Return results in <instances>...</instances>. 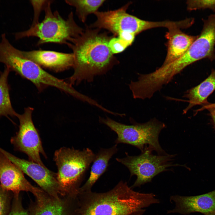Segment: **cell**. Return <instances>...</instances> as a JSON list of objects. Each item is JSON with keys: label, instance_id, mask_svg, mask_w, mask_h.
I'll return each mask as SVG.
<instances>
[{"label": "cell", "instance_id": "obj_1", "mask_svg": "<svg viewBox=\"0 0 215 215\" xmlns=\"http://www.w3.org/2000/svg\"><path fill=\"white\" fill-rule=\"evenodd\" d=\"M100 29L86 26L82 33L70 44L74 56V71L69 83L93 82L96 76L106 73L119 61L108 46L110 36Z\"/></svg>", "mask_w": 215, "mask_h": 215}, {"label": "cell", "instance_id": "obj_2", "mask_svg": "<svg viewBox=\"0 0 215 215\" xmlns=\"http://www.w3.org/2000/svg\"><path fill=\"white\" fill-rule=\"evenodd\" d=\"M159 202L154 194L135 191L121 181L105 192L79 193L73 215H142L145 208Z\"/></svg>", "mask_w": 215, "mask_h": 215}, {"label": "cell", "instance_id": "obj_3", "mask_svg": "<svg viewBox=\"0 0 215 215\" xmlns=\"http://www.w3.org/2000/svg\"><path fill=\"white\" fill-rule=\"evenodd\" d=\"M53 2L47 0L44 10L45 16L41 22L31 25L28 30L15 34L19 39L25 37H35L39 39L37 45L47 43L65 44L68 46L83 32L84 30L75 21L73 12L65 19L57 11L53 12L51 5Z\"/></svg>", "mask_w": 215, "mask_h": 215}, {"label": "cell", "instance_id": "obj_4", "mask_svg": "<svg viewBox=\"0 0 215 215\" xmlns=\"http://www.w3.org/2000/svg\"><path fill=\"white\" fill-rule=\"evenodd\" d=\"M96 155L89 148L81 150L62 147L56 151L54 159L57 178L66 195H78L80 184Z\"/></svg>", "mask_w": 215, "mask_h": 215}, {"label": "cell", "instance_id": "obj_5", "mask_svg": "<svg viewBox=\"0 0 215 215\" xmlns=\"http://www.w3.org/2000/svg\"><path fill=\"white\" fill-rule=\"evenodd\" d=\"M99 121L117 134L116 144L130 145L139 149L142 152L150 150L156 151L159 155L167 154L161 148L159 141V134L166 125L155 118L145 123L133 122L131 125L119 122L108 117H99Z\"/></svg>", "mask_w": 215, "mask_h": 215}, {"label": "cell", "instance_id": "obj_6", "mask_svg": "<svg viewBox=\"0 0 215 215\" xmlns=\"http://www.w3.org/2000/svg\"><path fill=\"white\" fill-rule=\"evenodd\" d=\"M152 151L146 150L136 156H130L126 153V156L117 158L116 160L126 167L129 169L130 177L133 175L137 178L132 188L140 187L151 182L153 178L159 173L168 170L170 167L183 166V165L173 164L172 161L174 155H153Z\"/></svg>", "mask_w": 215, "mask_h": 215}, {"label": "cell", "instance_id": "obj_7", "mask_svg": "<svg viewBox=\"0 0 215 215\" xmlns=\"http://www.w3.org/2000/svg\"><path fill=\"white\" fill-rule=\"evenodd\" d=\"M130 3L114 10L98 11L94 13L96 20L90 27L105 29L117 36L120 33L129 32L135 35L145 30L162 27V22H150L140 19L126 11Z\"/></svg>", "mask_w": 215, "mask_h": 215}, {"label": "cell", "instance_id": "obj_8", "mask_svg": "<svg viewBox=\"0 0 215 215\" xmlns=\"http://www.w3.org/2000/svg\"><path fill=\"white\" fill-rule=\"evenodd\" d=\"M33 108H25L24 112L17 113L16 116L19 122V130L16 135L11 137L10 142L15 150L26 154L29 160L45 166L42 162L40 154L46 157L38 132L32 119Z\"/></svg>", "mask_w": 215, "mask_h": 215}, {"label": "cell", "instance_id": "obj_9", "mask_svg": "<svg viewBox=\"0 0 215 215\" xmlns=\"http://www.w3.org/2000/svg\"><path fill=\"white\" fill-rule=\"evenodd\" d=\"M0 151L50 196L58 198L66 195L59 184L56 173L50 170L45 166L29 160L18 158L0 147Z\"/></svg>", "mask_w": 215, "mask_h": 215}, {"label": "cell", "instance_id": "obj_10", "mask_svg": "<svg viewBox=\"0 0 215 215\" xmlns=\"http://www.w3.org/2000/svg\"><path fill=\"white\" fill-rule=\"evenodd\" d=\"M202 21L203 28L200 34L179 58L186 67L203 59L211 61L215 60V14L210 15Z\"/></svg>", "mask_w": 215, "mask_h": 215}, {"label": "cell", "instance_id": "obj_11", "mask_svg": "<svg viewBox=\"0 0 215 215\" xmlns=\"http://www.w3.org/2000/svg\"><path fill=\"white\" fill-rule=\"evenodd\" d=\"M31 204L30 215H73L76 197L68 195L58 198L44 191Z\"/></svg>", "mask_w": 215, "mask_h": 215}, {"label": "cell", "instance_id": "obj_12", "mask_svg": "<svg viewBox=\"0 0 215 215\" xmlns=\"http://www.w3.org/2000/svg\"><path fill=\"white\" fill-rule=\"evenodd\" d=\"M0 186L14 194L21 191L30 192L35 196L43 191L32 185L25 178L23 172L0 151Z\"/></svg>", "mask_w": 215, "mask_h": 215}, {"label": "cell", "instance_id": "obj_13", "mask_svg": "<svg viewBox=\"0 0 215 215\" xmlns=\"http://www.w3.org/2000/svg\"><path fill=\"white\" fill-rule=\"evenodd\" d=\"M170 201L174 202L175 206L173 209L168 211V214L186 215L198 212L208 214L215 212V190L198 196H172Z\"/></svg>", "mask_w": 215, "mask_h": 215}, {"label": "cell", "instance_id": "obj_14", "mask_svg": "<svg viewBox=\"0 0 215 215\" xmlns=\"http://www.w3.org/2000/svg\"><path fill=\"white\" fill-rule=\"evenodd\" d=\"M24 57L42 68L58 72L73 67L74 56L72 53H66L44 50L23 51Z\"/></svg>", "mask_w": 215, "mask_h": 215}, {"label": "cell", "instance_id": "obj_15", "mask_svg": "<svg viewBox=\"0 0 215 215\" xmlns=\"http://www.w3.org/2000/svg\"><path fill=\"white\" fill-rule=\"evenodd\" d=\"M180 29L174 27L168 29L165 35L168 40L167 53L162 65L170 63L181 57L198 37L188 35Z\"/></svg>", "mask_w": 215, "mask_h": 215}, {"label": "cell", "instance_id": "obj_16", "mask_svg": "<svg viewBox=\"0 0 215 215\" xmlns=\"http://www.w3.org/2000/svg\"><path fill=\"white\" fill-rule=\"evenodd\" d=\"M215 90V68L212 70L210 74L198 85L187 90L184 97L186 98L188 104L183 110V114L186 113L193 107L209 103L208 97Z\"/></svg>", "mask_w": 215, "mask_h": 215}, {"label": "cell", "instance_id": "obj_17", "mask_svg": "<svg viewBox=\"0 0 215 215\" xmlns=\"http://www.w3.org/2000/svg\"><path fill=\"white\" fill-rule=\"evenodd\" d=\"M117 144L109 148H101L96 154L91 167L89 177L79 189V193L91 191V189L99 178L106 171L109 160L118 150Z\"/></svg>", "mask_w": 215, "mask_h": 215}, {"label": "cell", "instance_id": "obj_18", "mask_svg": "<svg viewBox=\"0 0 215 215\" xmlns=\"http://www.w3.org/2000/svg\"><path fill=\"white\" fill-rule=\"evenodd\" d=\"M9 69L5 67L0 73V117H16L17 113L13 109L10 95V86L8 82Z\"/></svg>", "mask_w": 215, "mask_h": 215}, {"label": "cell", "instance_id": "obj_19", "mask_svg": "<svg viewBox=\"0 0 215 215\" xmlns=\"http://www.w3.org/2000/svg\"><path fill=\"white\" fill-rule=\"evenodd\" d=\"M65 2L75 8L76 13L79 19L85 23L87 16L98 11L105 0H66Z\"/></svg>", "mask_w": 215, "mask_h": 215}, {"label": "cell", "instance_id": "obj_20", "mask_svg": "<svg viewBox=\"0 0 215 215\" xmlns=\"http://www.w3.org/2000/svg\"><path fill=\"white\" fill-rule=\"evenodd\" d=\"M187 4L189 10L208 9L215 11V0H189Z\"/></svg>", "mask_w": 215, "mask_h": 215}, {"label": "cell", "instance_id": "obj_21", "mask_svg": "<svg viewBox=\"0 0 215 215\" xmlns=\"http://www.w3.org/2000/svg\"><path fill=\"white\" fill-rule=\"evenodd\" d=\"M130 45L118 36H113L108 42L109 47L113 54L122 52Z\"/></svg>", "mask_w": 215, "mask_h": 215}, {"label": "cell", "instance_id": "obj_22", "mask_svg": "<svg viewBox=\"0 0 215 215\" xmlns=\"http://www.w3.org/2000/svg\"><path fill=\"white\" fill-rule=\"evenodd\" d=\"M10 197L8 191L0 186V215H8L10 212Z\"/></svg>", "mask_w": 215, "mask_h": 215}, {"label": "cell", "instance_id": "obj_23", "mask_svg": "<svg viewBox=\"0 0 215 215\" xmlns=\"http://www.w3.org/2000/svg\"><path fill=\"white\" fill-rule=\"evenodd\" d=\"M8 215H30L28 211L23 207L19 194H14L12 208Z\"/></svg>", "mask_w": 215, "mask_h": 215}, {"label": "cell", "instance_id": "obj_24", "mask_svg": "<svg viewBox=\"0 0 215 215\" xmlns=\"http://www.w3.org/2000/svg\"><path fill=\"white\" fill-rule=\"evenodd\" d=\"M47 0H30L34 10V16L31 25H34L39 22V17L41 12L44 10Z\"/></svg>", "mask_w": 215, "mask_h": 215}, {"label": "cell", "instance_id": "obj_25", "mask_svg": "<svg viewBox=\"0 0 215 215\" xmlns=\"http://www.w3.org/2000/svg\"><path fill=\"white\" fill-rule=\"evenodd\" d=\"M207 110L210 112L211 116L215 125V108H210Z\"/></svg>", "mask_w": 215, "mask_h": 215}, {"label": "cell", "instance_id": "obj_26", "mask_svg": "<svg viewBox=\"0 0 215 215\" xmlns=\"http://www.w3.org/2000/svg\"><path fill=\"white\" fill-rule=\"evenodd\" d=\"M207 107L208 108H215V103H210L208 105Z\"/></svg>", "mask_w": 215, "mask_h": 215}, {"label": "cell", "instance_id": "obj_27", "mask_svg": "<svg viewBox=\"0 0 215 215\" xmlns=\"http://www.w3.org/2000/svg\"><path fill=\"white\" fill-rule=\"evenodd\" d=\"M208 215H215V212L208 214Z\"/></svg>", "mask_w": 215, "mask_h": 215}, {"label": "cell", "instance_id": "obj_28", "mask_svg": "<svg viewBox=\"0 0 215 215\" xmlns=\"http://www.w3.org/2000/svg\"><path fill=\"white\" fill-rule=\"evenodd\" d=\"M128 86H129V85H128ZM132 96H133V95H132ZM133 98H134V99H135L133 97Z\"/></svg>", "mask_w": 215, "mask_h": 215}]
</instances>
